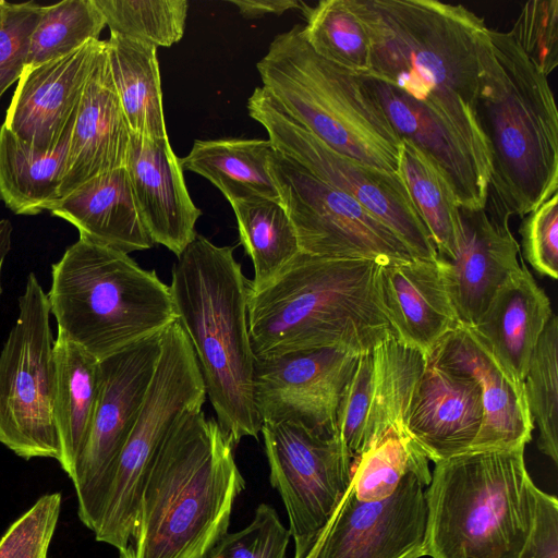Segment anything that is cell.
<instances>
[{"label":"cell","mask_w":558,"mask_h":558,"mask_svg":"<svg viewBox=\"0 0 558 558\" xmlns=\"http://www.w3.org/2000/svg\"><path fill=\"white\" fill-rule=\"evenodd\" d=\"M369 40V76L426 108L492 175L477 99L489 27L461 4L437 0H349Z\"/></svg>","instance_id":"cell-1"},{"label":"cell","mask_w":558,"mask_h":558,"mask_svg":"<svg viewBox=\"0 0 558 558\" xmlns=\"http://www.w3.org/2000/svg\"><path fill=\"white\" fill-rule=\"evenodd\" d=\"M234 448L203 409L178 417L149 464L132 536L117 558H205L228 533L245 488Z\"/></svg>","instance_id":"cell-2"},{"label":"cell","mask_w":558,"mask_h":558,"mask_svg":"<svg viewBox=\"0 0 558 558\" xmlns=\"http://www.w3.org/2000/svg\"><path fill=\"white\" fill-rule=\"evenodd\" d=\"M379 265L300 253L274 282L250 291L254 357L326 347L360 354L396 337L380 298Z\"/></svg>","instance_id":"cell-3"},{"label":"cell","mask_w":558,"mask_h":558,"mask_svg":"<svg viewBox=\"0 0 558 558\" xmlns=\"http://www.w3.org/2000/svg\"><path fill=\"white\" fill-rule=\"evenodd\" d=\"M169 288L218 424L235 447L245 437L257 438L262 421L247 319L251 280L233 248L197 233L173 264Z\"/></svg>","instance_id":"cell-4"},{"label":"cell","mask_w":558,"mask_h":558,"mask_svg":"<svg viewBox=\"0 0 558 558\" xmlns=\"http://www.w3.org/2000/svg\"><path fill=\"white\" fill-rule=\"evenodd\" d=\"M477 118L492 158L488 194L525 217L558 191V112L547 76L509 32L489 29Z\"/></svg>","instance_id":"cell-5"},{"label":"cell","mask_w":558,"mask_h":558,"mask_svg":"<svg viewBox=\"0 0 558 558\" xmlns=\"http://www.w3.org/2000/svg\"><path fill=\"white\" fill-rule=\"evenodd\" d=\"M524 448L469 450L435 463L425 490V556L521 557L539 489Z\"/></svg>","instance_id":"cell-6"},{"label":"cell","mask_w":558,"mask_h":558,"mask_svg":"<svg viewBox=\"0 0 558 558\" xmlns=\"http://www.w3.org/2000/svg\"><path fill=\"white\" fill-rule=\"evenodd\" d=\"M57 335L99 361L175 320L170 288L129 254L78 238L51 266Z\"/></svg>","instance_id":"cell-7"},{"label":"cell","mask_w":558,"mask_h":558,"mask_svg":"<svg viewBox=\"0 0 558 558\" xmlns=\"http://www.w3.org/2000/svg\"><path fill=\"white\" fill-rule=\"evenodd\" d=\"M256 68L263 88L325 144L399 173L401 138L365 77L315 53L301 25L277 35Z\"/></svg>","instance_id":"cell-8"},{"label":"cell","mask_w":558,"mask_h":558,"mask_svg":"<svg viewBox=\"0 0 558 558\" xmlns=\"http://www.w3.org/2000/svg\"><path fill=\"white\" fill-rule=\"evenodd\" d=\"M207 398L193 348L177 320L161 335V349L142 408L119 456L96 526L97 542L122 551L135 526L151 460L178 417Z\"/></svg>","instance_id":"cell-9"},{"label":"cell","mask_w":558,"mask_h":558,"mask_svg":"<svg viewBox=\"0 0 558 558\" xmlns=\"http://www.w3.org/2000/svg\"><path fill=\"white\" fill-rule=\"evenodd\" d=\"M19 313L0 352V442L16 456L60 457L53 414L54 339L50 307L29 272Z\"/></svg>","instance_id":"cell-10"},{"label":"cell","mask_w":558,"mask_h":558,"mask_svg":"<svg viewBox=\"0 0 558 558\" xmlns=\"http://www.w3.org/2000/svg\"><path fill=\"white\" fill-rule=\"evenodd\" d=\"M272 147L318 180L353 197L391 229L416 258L436 259L437 251L399 173L362 163L335 150L290 117L263 88L247 100Z\"/></svg>","instance_id":"cell-11"},{"label":"cell","mask_w":558,"mask_h":558,"mask_svg":"<svg viewBox=\"0 0 558 558\" xmlns=\"http://www.w3.org/2000/svg\"><path fill=\"white\" fill-rule=\"evenodd\" d=\"M269 482L286 507L294 558H304L348 490L355 459L339 430L263 423Z\"/></svg>","instance_id":"cell-12"},{"label":"cell","mask_w":558,"mask_h":558,"mask_svg":"<svg viewBox=\"0 0 558 558\" xmlns=\"http://www.w3.org/2000/svg\"><path fill=\"white\" fill-rule=\"evenodd\" d=\"M269 170L301 253L380 263L416 258L391 229L353 197L318 180L275 148Z\"/></svg>","instance_id":"cell-13"},{"label":"cell","mask_w":558,"mask_h":558,"mask_svg":"<svg viewBox=\"0 0 558 558\" xmlns=\"http://www.w3.org/2000/svg\"><path fill=\"white\" fill-rule=\"evenodd\" d=\"M161 335L145 338L100 361V389L95 414L71 476L78 519L92 532L155 373Z\"/></svg>","instance_id":"cell-14"},{"label":"cell","mask_w":558,"mask_h":558,"mask_svg":"<svg viewBox=\"0 0 558 558\" xmlns=\"http://www.w3.org/2000/svg\"><path fill=\"white\" fill-rule=\"evenodd\" d=\"M429 466L410 471L387 499L362 501L350 486L304 558L425 556Z\"/></svg>","instance_id":"cell-15"},{"label":"cell","mask_w":558,"mask_h":558,"mask_svg":"<svg viewBox=\"0 0 558 558\" xmlns=\"http://www.w3.org/2000/svg\"><path fill=\"white\" fill-rule=\"evenodd\" d=\"M357 357L352 350L326 347L255 359L254 402L262 424L293 421L338 430L339 403Z\"/></svg>","instance_id":"cell-16"},{"label":"cell","mask_w":558,"mask_h":558,"mask_svg":"<svg viewBox=\"0 0 558 558\" xmlns=\"http://www.w3.org/2000/svg\"><path fill=\"white\" fill-rule=\"evenodd\" d=\"M427 355L391 336L359 354L342 393L337 428L355 461L391 432H404V416Z\"/></svg>","instance_id":"cell-17"},{"label":"cell","mask_w":558,"mask_h":558,"mask_svg":"<svg viewBox=\"0 0 558 558\" xmlns=\"http://www.w3.org/2000/svg\"><path fill=\"white\" fill-rule=\"evenodd\" d=\"M461 233L451 258H436L461 325L474 326L504 282L520 268L510 215L488 194L484 208H460Z\"/></svg>","instance_id":"cell-18"},{"label":"cell","mask_w":558,"mask_h":558,"mask_svg":"<svg viewBox=\"0 0 558 558\" xmlns=\"http://www.w3.org/2000/svg\"><path fill=\"white\" fill-rule=\"evenodd\" d=\"M104 40L24 69L3 124L35 150L56 149L70 136L83 92Z\"/></svg>","instance_id":"cell-19"},{"label":"cell","mask_w":558,"mask_h":558,"mask_svg":"<svg viewBox=\"0 0 558 558\" xmlns=\"http://www.w3.org/2000/svg\"><path fill=\"white\" fill-rule=\"evenodd\" d=\"M482 422L478 381L427 356L407 408L405 434L436 463L469 451Z\"/></svg>","instance_id":"cell-20"},{"label":"cell","mask_w":558,"mask_h":558,"mask_svg":"<svg viewBox=\"0 0 558 558\" xmlns=\"http://www.w3.org/2000/svg\"><path fill=\"white\" fill-rule=\"evenodd\" d=\"M427 356L439 365L470 374L481 386L483 422L470 450L525 447L534 424L524 385L499 364L470 327L459 325Z\"/></svg>","instance_id":"cell-21"},{"label":"cell","mask_w":558,"mask_h":558,"mask_svg":"<svg viewBox=\"0 0 558 558\" xmlns=\"http://www.w3.org/2000/svg\"><path fill=\"white\" fill-rule=\"evenodd\" d=\"M124 168L151 240L180 256L197 234L202 211L189 194L169 137L131 132Z\"/></svg>","instance_id":"cell-22"},{"label":"cell","mask_w":558,"mask_h":558,"mask_svg":"<svg viewBox=\"0 0 558 558\" xmlns=\"http://www.w3.org/2000/svg\"><path fill=\"white\" fill-rule=\"evenodd\" d=\"M130 135L104 40L71 131L59 190L60 199L86 181L124 167Z\"/></svg>","instance_id":"cell-23"},{"label":"cell","mask_w":558,"mask_h":558,"mask_svg":"<svg viewBox=\"0 0 558 558\" xmlns=\"http://www.w3.org/2000/svg\"><path fill=\"white\" fill-rule=\"evenodd\" d=\"M378 286L396 337L426 355L461 325L437 259L381 262Z\"/></svg>","instance_id":"cell-24"},{"label":"cell","mask_w":558,"mask_h":558,"mask_svg":"<svg viewBox=\"0 0 558 558\" xmlns=\"http://www.w3.org/2000/svg\"><path fill=\"white\" fill-rule=\"evenodd\" d=\"M363 76L399 137L412 142L441 170L460 208H484L490 174L453 130L396 87Z\"/></svg>","instance_id":"cell-25"},{"label":"cell","mask_w":558,"mask_h":558,"mask_svg":"<svg viewBox=\"0 0 558 558\" xmlns=\"http://www.w3.org/2000/svg\"><path fill=\"white\" fill-rule=\"evenodd\" d=\"M551 303L521 259L520 268L498 289L477 323L470 327L499 364L523 383Z\"/></svg>","instance_id":"cell-26"},{"label":"cell","mask_w":558,"mask_h":558,"mask_svg":"<svg viewBox=\"0 0 558 558\" xmlns=\"http://www.w3.org/2000/svg\"><path fill=\"white\" fill-rule=\"evenodd\" d=\"M73 225L80 238L126 254L154 246L124 167L101 173L48 210Z\"/></svg>","instance_id":"cell-27"},{"label":"cell","mask_w":558,"mask_h":558,"mask_svg":"<svg viewBox=\"0 0 558 558\" xmlns=\"http://www.w3.org/2000/svg\"><path fill=\"white\" fill-rule=\"evenodd\" d=\"M53 356V414L60 445L58 462L71 478L95 414L100 389V361L58 335Z\"/></svg>","instance_id":"cell-28"},{"label":"cell","mask_w":558,"mask_h":558,"mask_svg":"<svg viewBox=\"0 0 558 558\" xmlns=\"http://www.w3.org/2000/svg\"><path fill=\"white\" fill-rule=\"evenodd\" d=\"M272 151L269 140H196L180 165L183 171L207 179L230 204L254 198L280 202L269 170Z\"/></svg>","instance_id":"cell-29"},{"label":"cell","mask_w":558,"mask_h":558,"mask_svg":"<svg viewBox=\"0 0 558 558\" xmlns=\"http://www.w3.org/2000/svg\"><path fill=\"white\" fill-rule=\"evenodd\" d=\"M111 77L131 132L166 137L157 48L110 33L106 40Z\"/></svg>","instance_id":"cell-30"},{"label":"cell","mask_w":558,"mask_h":558,"mask_svg":"<svg viewBox=\"0 0 558 558\" xmlns=\"http://www.w3.org/2000/svg\"><path fill=\"white\" fill-rule=\"evenodd\" d=\"M70 136L56 149L39 151L0 126V198L14 214L38 215L60 201Z\"/></svg>","instance_id":"cell-31"},{"label":"cell","mask_w":558,"mask_h":558,"mask_svg":"<svg viewBox=\"0 0 558 558\" xmlns=\"http://www.w3.org/2000/svg\"><path fill=\"white\" fill-rule=\"evenodd\" d=\"M239 238L251 257V291L274 282L301 253L292 221L279 201L254 198L231 204Z\"/></svg>","instance_id":"cell-32"},{"label":"cell","mask_w":558,"mask_h":558,"mask_svg":"<svg viewBox=\"0 0 558 558\" xmlns=\"http://www.w3.org/2000/svg\"><path fill=\"white\" fill-rule=\"evenodd\" d=\"M399 174L435 244L438 258H451L461 233L460 206L436 163L408 140H401Z\"/></svg>","instance_id":"cell-33"},{"label":"cell","mask_w":558,"mask_h":558,"mask_svg":"<svg viewBox=\"0 0 558 558\" xmlns=\"http://www.w3.org/2000/svg\"><path fill=\"white\" fill-rule=\"evenodd\" d=\"M302 34L319 57L360 75L369 70V40L349 0H322L304 4Z\"/></svg>","instance_id":"cell-34"},{"label":"cell","mask_w":558,"mask_h":558,"mask_svg":"<svg viewBox=\"0 0 558 558\" xmlns=\"http://www.w3.org/2000/svg\"><path fill=\"white\" fill-rule=\"evenodd\" d=\"M105 26L94 0H63L41 7L24 69L61 58L89 40H99Z\"/></svg>","instance_id":"cell-35"},{"label":"cell","mask_w":558,"mask_h":558,"mask_svg":"<svg viewBox=\"0 0 558 558\" xmlns=\"http://www.w3.org/2000/svg\"><path fill=\"white\" fill-rule=\"evenodd\" d=\"M538 449L558 462V318L554 314L533 351L523 380Z\"/></svg>","instance_id":"cell-36"},{"label":"cell","mask_w":558,"mask_h":558,"mask_svg":"<svg viewBox=\"0 0 558 558\" xmlns=\"http://www.w3.org/2000/svg\"><path fill=\"white\" fill-rule=\"evenodd\" d=\"M110 33L153 47L181 40L189 11L186 0H94Z\"/></svg>","instance_id":"cell-37"},{"label":"cell","mask_w":558,"mask_h":558,"mask_svg":"<svg viewBox=\"0 0 558 558\" xmlns=\"http://www.w3.org/2000/svg\"><path fill=\"white\" fill-rule=\"evenodd\" d=\"M428 461L405 433L391 432L356 459L350 488L362 501L387 499L410 471L429 466Z\"/></svg>","instance_id":"cell-38"},{"label":"cell","mask_w":558,"mask_h":558,"mask_svg":"<svg viewBox=\"0 0 558 558\" xmlns=\"http://www.w3.org/2000/svg\"><path fill=\"white\" fill-rule=\"evenodd\" d=\"M290 537L276 509L260 504L248 525L228 532L205 558H286Z\"/></svg>","instance_id":"cell-39"},{"label":"cell","mask_w":558,"mask_h":558,"mask_svg":"<svg viewBox=\"0 0 558 558\" xmlns=\"http://www.w3.org/2000/svg\"><path fill=\"white\" fill-rule=\"evenodd\" d=\"M62 497L60 493L44 495L0 538V558H49Z\"/></svg>","instance_id":"cell-40"},{"label":"cell","mask_w":558,"mask_h":558,"mask_svg":"<svg viewBox=\"0 0 558 558\" xmlns=\"http://www.w3.org/2000/svg\"><path fill=\"white\" fill-rule=\"evenodd\" d=\"M531 62L546 76L558 65V0L522 4L509 31Z\"/></svg>","instance_id":"cell-41"},{"label":"cell","mask_w":558,"mask_h":558,"mask_svg":"<svg viewBox=\"0 0 558 558\" xmlns=\"http://www.w3.org/2000/svg\"><path fill=\"white\" fill-rule=\"evenodd\" d=\"M40 13L41 7L29 1L9 3L0 16V98L23 73Z\"/></svg>","instance_id":"cell-42"},{"label":"cell","mask_w":558,"mask_h":558,"mask_svg":"<svg viewBox=\"0 0 558 558\" xmlns=\"http://www.w3.org/2000/svg\"><path fill=\"white\" fill-rule=\"evenodd\" d=\"M523 255L542 276L558 277V194L527 214L521 225Z\"/></svg>","instance_id":"cell-43"},{"label":"cell","mask_w":558,"mask_h":558,"mask_svg":"<svg viewBox=\"0 0 558 558\" xmlns=\"http://www.w3.org/2000/svg\"><path fill=\"white\" fill-rule=\"evenodd\" d=\"M520 558H558V501L541 489L534 527Z\"/></svg>","instance_id":"cell-44"},{"label":"cell","mask_w":558,"mask_h":558,"mask_svg":"<svg viewBox=\"0 0 558 558\" xmlns=\"http://www.w3.org/2000/svg\"><path fill=\"white\" fill-rule=\"evenodd\" d=\"M246 19L262 17L267 14L280 15L289 10H302L304 4L298 0H230Z\"/></svg>","instance_id":"cell-45"},{"label":"cell","mask_w":558,"mask_h":558,"mask_svg":"<svg viewBox=\"0 0 558 558\" xmlns=\"http://www.w3.org/2000/svg\"><path fill=\"white\" fill-rule=\"evenodd\" d=\"M12 230V223L8 219L0 220V295L2 293L1 272L11 248Z\"/></svg>","instance_id":"cell-46"},{"label":"cell","mask_w":558,"mask_h":558,"mask_svg":"<svg viewBox=\"0 0 558 558\" xmlns=\"http://www.w3.org/2000/svg\"><path fill=\"white\" fill-rule=\"evenodd\" d=\"M9 2L0 0V16L4 12L5 8L8 7Z\"/></svg>","instance_id":"cell-47"}]
</instances>
